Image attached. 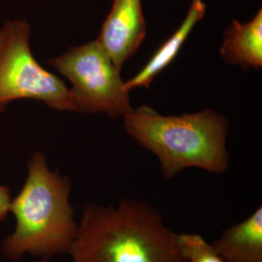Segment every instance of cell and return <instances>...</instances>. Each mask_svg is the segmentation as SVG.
Returning a JSON list of instances; mask_svg holds the SVG:
<instances>
[{
    "label": "cell",
    "mask_w": 262,
    "mask_h": 262,
    "mask_svg": "<svg viewBox=\"0 0 262 262\" xmlns=\"http://www.w3.org/2000/svg\"><path fill=\"white\" fill-rule=\"evenodd\" d=\"M30 26L25 19L0 28V113L12 101L34 99L59 111L76 112L70 90L36 61L29 46Z\"/></svg>",
    "instance_id": "277c9868"
},
{
    "label": "cell",
    "mask_w": 262,
    "mask_h": 262,
    "mask_svg": "<svg viewBox=\"0 0 262 262\" xmlns=\"http://www.w3.org/2000/svg\"><path fill=\"white\" fill-rule=\"evenodd\" d=\"M142 0H114L96 41L121 70L146 36Z\"/></svg>",
    "instance_id": "8992f818"
},
{
    "label": "cell",
    "mask_w": 262,
    "mask_h": 262,
    "mask_svg": "<svg viewBox=\"0 0 262 262\" xmlns=\"http://www.w3.org/2000/svg\"><path fill=\"white\" fill-rule=\"evenodd\" d=\"M72 84L76 112L105 113L117 119L132 110L120 69L95 40L47 61Z\"/></svg>",
    "instance_id": "5b68a950"
},
{
    "label": "cell",
    "mask_w": 262,
    "mask_h": 262,
    "mask_svg": "<svg viewBox=\"0 0 262 262\" xmlns=\"http://www.w3.org/2000/svg\"><path fill=\"white\" fill-rule=\"evenodd\" d=\"M28 169L24 187L11 200L16 227L2 243V253L12 260L26 253L43 258L68 253L78 230L69 200L71 183L50 170L41 151L32 154Z\"/></svg>",
    "instance_id": "3957f363"
},
{
    "label": "cell",
    "mask_w": 262,
    "mask_h": 262,
    "mask_svg": "<svg viewBox=\"0 0 262 262\" xmlns=\"http://www.w3.org/2000/svg\"><path fill=\"white\" fill-rule=\"evenodd\" d=\"M178 245L187 262H226L201 235L178 233Z\"/></svg>",
    "instance_id": "30bf717a"
},
{
    "label": "cell",
    "mask_w": 262,
    "mask_h": 262,
    "mask_svg": "<svg viewBox=\"0 0 262 262\" xmlns=\"http://www.w3.org/2000/svg\"><path fill=\"white\" fill-rule=\"evenodd\" d=\"M220 55L225 62L247 71L262 67V11L248 23L233 19L225 29Z\"/></svg>",
    "instance_id": "ba28073f"
},
{
    "label": "cell",
    "mask_w": 262,
    "mask_h": 262,
    "mask_svg": "<svg viewBox=\"0 0 262 262\" xmlns=\"http://www.w3.org/2000/svg\"><path fill=\"white\" fill-rule=\"evenodd\" d=\"M205 14L206 4L202 0H192L182 25L157 50L140 72L127 82H124L125 90L130 92L131 90L141 86L149 89L152 81L174 60L191 30L198 21L203 19Z\"/></svg>",
    "instance_id": "9c48e42d"
},
{
    "label": "cell",
    "mask_w": 262,
    "mask_h": 262,
    "mask_svg": "<svg viewBox=\"0 0 262 262\" xmlns=\"http://www.w3.org/2000/svg\"><path fill=\"white\" fill-rule=\"evenodd\" d=\"M68 254L71 262H187L158 210L132 199L84 207Z\"/></svg>",
    "instance_id": "6da1fadb"
},
{
    "label": "cell",
    "mask_w": 262,
    "mask_h": 262,
    "mask_svg": "<svg viewBox=\"0 0 262 262\" xmlns=\"http://www.w3.org/2000/svg\"><path fill=\"white\" fill-rule=\"evenodd\" d=\"M11 200L12 198L9 188L0 185V223L9 213Z\"/></svg>",
    "instance_id": "8fae6325"
},
{
    "label": "cell",
    "mask_w": 262,
    "mask_h": 262,
    "mask_svg": "<svg viewBox=\"0 0 262 262\" xmlns=\"http://www.w3.org/2000/svg\"><path fill=\"white\" fill-rule=\"evenodd\" d=\"M122 117L126 133L159 159L164 179L192 167L215 174L227 171L228 121L214 110L162 116L142 105Z\"/></svg>",
    "instance_id": "7a4b0ae2"
},
{
    "label": "cell",
    "mask_w": 262,
    "mask_h": 262,
    "mask_svg": "<svg viewBox=\"0 0 262 262\" xmlns=\"http://www.w3.org/2000/svg\"><path fill=\"white\" fill-rule=\"evenodd\" d=\"M213 246L226 262H262V207L227 227Z\"/></svg>",
    "instance_id": "52a82bcc"
}]
</instances>
